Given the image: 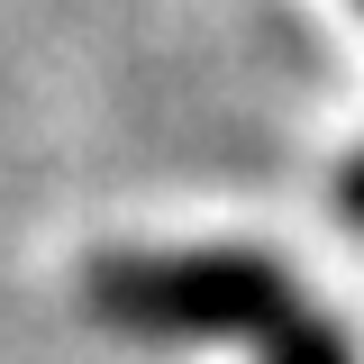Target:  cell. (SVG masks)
<instances>
[{
	"label": "cell",
	"instance_id": "2",
	"mask_svg": "<svg viewBox=\"0 0 364 364\" xmlns=\"http://www.w3.org/2000/svg\"><path fill=\"white\" fill-rule=\"evenodd\" d=\"M337 210H346V219L364 228V155H355V164H346V173H337Z\"/></svg>",
	"mask_w": 364,
	"mask_h": 364
},
{
	"label": "cell",
	"instance_id": "1",
	"mask_svg": "<svg viewBox=\"0 0 364 364\" xmlns=\"http://www.w3.org/2000/svg\"><path fill=\"white\" fill-rule=\"evenodd\" d=\"M91 310L128 337H255L264 364H355L346 337L246 246H182V255H109L91 273Z\"/></svg>",
	"mask_w": 364,
	"mask_h": 364
}]
</instances>
